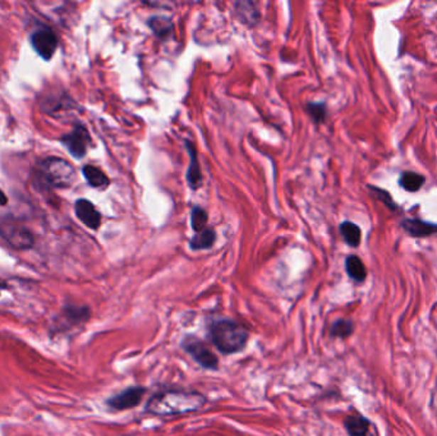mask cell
<instances>
[{
	"label": "cell",
	"mask_w": 437,
	"mask_h": 436,
	"mask_svg": "<svg viewBox=\"0 0 437 436\" xmlns=\"http://www.w3.org/2000/svg\"><path fill=\"white\" fill-rule=\"evenodd\" d=\"M207 399L198 392L165 389L155 393L146 405V411L155 416H176L203 410Z\"/></svg>",
	"instance_id": "obj_1"
},
{
	"label": "cell",
	"mask_w": 437,
	"mask_h": 436,
	"mask_svg": "<svg viewBox=\"0 0 437 436\" xmlns=\"http://www.w3.org/2000/svg\"><path fill=\"white\" fill-rule=\"evenodd\" d=\"M209 339L222 354L241 352L247 346L249 331L243 325L229 319H217L207 326Z\"/></svg>",
	"instance_id": "obj_2"
},
{
	"label": "cell",
	"mask_w": 437,
	"mask_h": 436,
	"mask_svg": "<svg viewBox=\"0 0 437 436\" xmlns=\"http://www.w3.org/2000/svg\"><path fill=\"white\" fill-rule=\"evenodd\" d=\"M36 177L50 188H70L76 182L77 174L75 166L67 160L51 156L38 163Z\"/></svg>",
	"instance_id": "obj_3"
},
{
	"label": "cell",
	"mask_w": 437,
	"mask_h": 436,
	"mask_svg": "<svg viewBox=\"0 0 437 436\" xmlns=\"http://www.w3.org/2000/svg\"><path fill=\"white\" fill-rule=\"evenodd\" d=\"M0 237L17 250L31 248L35 243L31 230L12 218L0 219Z\"/></svg>",
	"instance_id": "obj_4"
},
{
	"label": "cell",
	"mask_w": 437,
	"mask_h": 436,
	"mask_svg": "<svg viewBox=\"0 0 437 436\" xmlns=\"http://www.w3.org/2000/svg\"><path fill=\"white\" fill-rule=\"evenodd\" d=\"M182 347L203 368H207V370L219 368V360L216 354L201 339H198L193 335H188L182 341Z\"/></svg>",
	"instance_id": "obj_5"
},
{
	"label": "cell",
	"mask_w": 437,
	"mask_h": 436,
	"mask_svg": "<svg viewBox=\"0 0 437 436\" xmlns=\"http://www.w3.org/2000/svg\"><path fill=\"white\" fill-rule=\"evenodd\" d=\"M31 45L35 51L45 60L54 57L58 48V38L49 27H40L31 33Z\"/></svg>",
	"instance_id": "obj_6"
},
{
	"label": "cell",
	"mask_w": 437,
	"mask_h": 436,
	"mask_svg": "<svg viewBox=\"0 0 437 436\" xmlns=\"http://www.w3.org/2000/svg\"><path fill=\"white\" fill-rule=\"evenodd\" d=\"M60 141L67 147V150L72 154V156L82 159L86 155L90 144H91V136H90L89 131L86 129V127H83L82 124H76L72 129V132L67 133Z\"/></svg>",
	"instance_id": "obj_7"
},
{
	"label": "cell",
	"mask_w": 437,
	"mask_h": 436,
	"mask_svg": "<svg viewBox=\"0 0 437 436\" xmlns=\"http://www.w3.org/2000/svg\"><path fill=\"white\" fill-rule=\"evenodd\" d=\"M145 394L146 389L144 386H131L109 398L107 405L115 411H126L140 405Z\"/></svg>",
	"instance_id": "obj_8"
},
{
	"label": "cell",
	"mask_w": 437,
	"mask_h": 436,
	"mask_svg": "<svg viewBox=\"0 0 437 436\" xmlns=\"http://www.w3.org/2000/svg\"><path fill=\"white\" fill-rule=\"evenodd\" d=\"M399 225L412 238H427L437 234V223L419 218H404L400 220Z\"/></svg>",
	"instance_id": "obj_9"
},
{
	"label": "cell",
	"mask_w": 437,
	"mask_h": 436,
	"mask_svg": "<svg viewBox=\"0 0 437 436\" xmlns=\"http://www.w3.org/2000/svg\"><path fill=\"white\" fill-rule=\"evenodd\" d=\"M76 210V216L80 220L82 221L83 224L90 229H99L102 224V214L99 213V210L96 209L95 205L89 201V200H77L75 205Z\"/></svg>",
	"instance_id": "obj_10"
},
{
	"label": "cell",
	"mask_w": 437,
	"mask_h": 436,
	"mask_svg": "<svg viewBox=\"0 0 437 436\" xmlns=\"http://www.w3.org/2000/svg\"><path fill=\"white\" fill-rule=\"evenodd\" d=\"M185 147L190 154V168L187 171V181L192 190H197L201 187V184H203V173H201V166L198 161V154H197L196 147L190 141H185Z\"/></svg>",
	"instance_id": "obj_11"
},
{
	"label": "cell",
	"mask_w": 437,
	"mask_h": 436,
	"mask_svg": "<svg viewBox=\"0 0 437 436\" xmlns=\"http://www.w3.org/2000/svg\"><path fill=\"white\" fill-rule=\"evenodd\" d=\"M349 436H374L371 421L361 415H350L344 421Z\"/></svg>",
	"instance_id": "obj_12"
},
{
	"label": "cell",
	"mask_w": 437,
	"mask_h": 436,
	"mask_svg": "<svg viewBox=\"0 0 437 436\" xmlns=\"http://www.w3.org/2000/svg\"><path fill=\"white\" fill-rule=\"evenodd\" d=\"M425 184V176L419 174L417 171H401L399 181H398L400 188H403V190L409 192V193L419 192Z\"/></svg>",
	"instance_id": "obj_13"
},
{
	"label": "cell",
	"mask_w": 437,
	"mask_h": 436,
	"mask_svg": "<svg viewBox=\"0 0 437 436\" xmlns=\"http://www.w3.org/2000/svg\"><path fill=\"white\" fill-rule=\"evenodd\" d=\"M342 240L348 246L357 248L360 247L362 242V229L360 225H357L353 221H342L339 227Z\"/></svg>",
	"instance_id": "obj_14"
},
{
	"label": "cell",
	"mask_w": 437,
	"mask_h": 436,
	"mask_svg": "<svg viewBox=\"0 0 437 436\" xmlns=\"http://www.w3.org/2000/svg\"><path fill=\"white\" fill-rule=\"evenodd\" d=\"M345 272L349 275V278L353 279L357 283H362L367 278V269L358 256L350 255L345 260Z\"/></svg>",
	"instance_id": "obj_15"
},
{
	"label": "cell",
	"mask_w": 437,
	"mask_h": 436,
	"mask_svg": "<svg viewBox=\"0 0 437 436\" xmlns=\"http://www.w3.org/2000/svg\"><path fill=\"white\" fill-rule=\"evenodd\" d=\"M82 173L90 186L94 188H102H102H107L110 184L108 176L94 165H85Z\"/></svg>",
	"instance_id": "obj_16"
},
{
	"label": "cell",
	"mask_w": 437,
	"mask_h": 436,
	"mask_svg": "<svg viewBox=\"0 0 437 436\" xmlns=\"http://www.w3.org/2000/svg\"><path fill=\"white\" fill-rule=\"evenodd\" d=\"M216 233L214 229L211 228H205L201 232L190 238V246L195 251H201V250H207L210 247L215 243Z\"/></svg>",
	"instance_id": "obj_17"
},
{
	"label": "cell",
	"mask_w": 437,
	"mask_h": 436,
	"mask_svg": "<svg viewBox=\"0 0 437 436\" xmlns=\"http://www.w3.org/2000/svg\"><path fill=\"white\" fill-rule=\"evenodd\" d=\"M63 317L64 321L70 324V326L77 325V324L85 323L90 317L89 307L70 304V306L64 307Z\"/></svg>",
	"instance_id": "obj_18"
},
{
	"label": "cell",
	"mask_w": 437,
	"mask_h": 436,
	"mask_svg": "<svg viewBox=\"0 0 437 436\" xmlns=\"http://www.w3.org/2000/svg\"><path fill=\"white\" fill-rule=\"evenodd\" d=\"M147 23L158 38H168L174 30V26L171 19L163 17V16L151 17Z\"/></svg>",
	"instance_id": "obj_19"
},
{
	"label": "cell",
	"mask_w": 437,
	"mask_h": 436,
	"mask_svg": "<svg viewBox=\"0 0 437 436\" xmlns=\"http://www.w3.org/2000/svg\"><path fill=\"white\" fill-rule=\"evenodd\" d=\"M367 188L380 203H384L387 206V209H390L392 211H398L399 205L394 201L393 196H392L390 192L379 188V187L372 186V184H367Z\"/></svg>",
	"instance_id": "obj_20"
},
{
	"label": "cell",
	"mask_w": 437,
	"mask_h": 436,
	"mask_svg": "<svg viewBox=\"0 0 437 436\" xmlns=\"http://www.w3.org/2000/svg\"><path fill=\"white\" fill-rule=\"evenodd\" d=\"M207 220H209V216H207L206 210L200 206H195L190 214V223H192L193 230H196L197 233L203 230L206 228Z\"/></svg>",
	"instance_id": "obj_21"
},
{
	"label": "cell",
	"mask_w": 437,
	"mask_h": 436,
	"mask_svg": "<svg viewBox=\"0 0 437 436\" xmlns=\"http://www.w3.org/2000/svg\"><path fill=\"white\" fill-rule=\"evenodd\" d=\"M307 113L310 114L312 120L320 124L326 120L328 117V108L323 102H308L307 104Z\"/></svg>",
	"instance_id": "obj_22"
},
{
	"label": "cell",
	"mask_w": 437,
	"mask_h": 436,
	"mask_svg": "<svg viewBox=\"0 0 437 436\" xmlns=\"http://www.w3.org/2000/svg\"><path fill=\"white\" fill-rule=\"evenodd\" d=\"M355 330V325L349 320H338L333 324V326L330 329V333L333 336L336 338H347L349 335H352Z\"/></svg>",
	"instance_id": "obj_23"
},
{
	"label": "cell",
	"mask_w": 437,
	"mask_h": 436,
	"mask_svg": "<svg viewBox=\"0 0 437 436\" xmlns=\"http://www.w3.org/2000/svg\"><path fill=\"white\" fill-rule=\"evenodd\" d=\"M235 6H237V12H238V14H239L241 17L244 16V14H243L244 11H248V9H244V8H249V11H251V12H249V17L246 16V18L243 19V22H246L247 25H254V23L257 22V19H259V13H257L256 9H252L254 6V3H246V1H241V3H237ZM246 13L248 14V12Z\"/></svg>",
	"instance_id": "obj_24"
},
{
	"label": "cell",
	"mask_w": 437,
	"mask_h": 436,
	"mask_svg": "<svg viewBox=\"0 0 437 436\" xmlns=\"http://www.w3.org/2000/svg\"><path fill=\"white\" fill-rule=\"evenodd\" d=\"M6 203H8V197L3 191L0 190V206H6Z\"/></svg>",
	"instance_id": "obj_25"
}]
</instances>
